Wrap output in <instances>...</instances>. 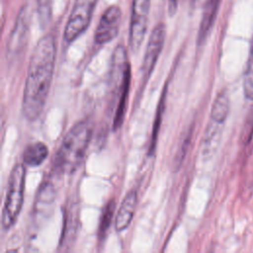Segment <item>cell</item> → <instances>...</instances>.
<instances>
[{"mask_svg": "<svg viewBox=\"0 0 253 253\" xmlns=\"http://www.w3.org/2000/svg\"><path fill=\"white\" fill-rule=\"evenodd\" d=\"M55 53V40L50 34L42 37L32 51L22 102L23 115L30 122L42 113L52 81Z\"/></svg>", "mask_w": 253, "mask_h": 253, "instance_id": "obj_1", "label": "cell"}, {"mask_svg": "<svg viewBox=\"0 0 253 253\" xmlns=\"http://www.w3.org/2000/svg\"><path fill=\"white\" fill-rule=\"evenodd\" d=\"M93 126L87 120L76 123L62 139L53 158V168L58 174L74 173L81 164L91 141Z\"/></svg>", "mask_w": 253, "mask_h": 253, "instance_id": "obj_2", "label": "cell"}, {"mask_svg": "<svg viewBox=\"0 0 253 253\" xmlns=\"http://www.w3.org/2000/svg\"><path fill=\"white\" fill-rule=\"evenodd\" d=\"M130 85V65L124 44H118L112 55L110 87L113 100H116L113 128L117 130L124 123Z\"/></svg>", "mask_w": 253, "mask_h": 253, "instance_id": "obj_3", "label": "cell"}, {"mask_svg": "<svg viewBox=\"0 0 253 253\" xmlns=\"http://www.w3.org/2000/svg\"><path fill=\"white\" fill-rule=\"evenodd\" d=\"M25 178L26 169L24 164H15L9 176L5 202L2 210V228L4 230L10 229L15 224L22 210Z\"/></svg>", "mask_w": 253, "mask_h": 253, "instance_id": "obj_4", "label": "cell"}, {"mask_svg": "<svg viewBox=\"0 0 253 253\" xmlns=\"http://www.w3.org/2000/svg\"><path fill=\"white\" fill-rule=\"evenodd\" d=\"M98 0H75L66 22L63 39L70 43L80 37L89 27Z\"/></svg>", "mask_w": 253, "mask_h": 253, "instance_id": "obj_5", "label": "cell"}, {"mask_svg": "<svg viewBox=\"0 0 253 253\" xmlns=\"http://www.w3.org/2000/svg\"><path fill=\"white\" fill-rule=\"evenodd\" d=\"M151 0H132L128 43L132 51L139 49L147 32Z\"/></svg>", "mask_w": 253, "mask_h": 253, "instance_id": "obj_6", "label": "cell"}, {"mask_svg": "<svg viewBox=\"0 0 253 253\" xmlns=\"http://www.w3.org/2000/svg\"><path fill=\"white\" fill-rule=\"evenodd\" d=\"M166 38V28L163 23L155 25L149 36L141 65V80L146 83L150 77L159 55L163 49Z\"/></svg>", "mask_w": 253, "mask_h": 253, "instance_id": "obj_7", "label": "cell"}, {"mask_svg": "<svg viewBox=\"0 0 253 253\" xmlns=\"http://www.w3.org/2000/svg\"><path fill=\"white\" fill-rule=\"evenodd\" d=\"M122 11L118 5L109 6L103 13L95 31L94 40L97 44H105L113 41L119 34Z\"/></svg>", "mask_w": 253, "mask_h": 253, "instance_id": "obj_8", "label": "cell"}, {"mask_svg": "<svg viewBox=\"0 0 253 253\" xmlns=\"http://www.w3.org/2000/svg\"><path fill=\"white\" fill-rule=\"evenodd\" d=\"M30 27V12L27 7H23L16 19L14 29L11 33L8 48L11 53L19 52L27 42Z\"/></svg>", "mask_w": 253, "mask_h": 253, "instance_id": "obj_9", "label": "cell"}, {"mask_svg": "<svg viewBox=\"0 0 253 253\" xmlns=\"http://www.w3.org/2000/svg\"><path fill=\"white\" fill-rule=\"evenodd\" d=\"M137 204V191L131 189L124 198L115 219L117 231H124L131 222Z\"/></svg>", "mask_w": 253, "mask_h": 253, "instance_id": "obj_10", "label": "cell"}, {"mask_svg": "<svg viewBox=\"0 0 253 253\" xmlns=\"http://www.w3.org/2000/svg\"><path fill=\"white\" fill-rule=\"evenodd\" d=\"M221 0H206L205 7L203 11V16L200 24L199 34H198V42L201 44L208 37L211 27L215 21L217 11L220 5Z\"/></svg>", "mask_w": 253, "mask_h": 253, "instance_id": "obj_11", "label": "cell"}, {"mask_svg": "<svg viewBox=\"0 0 253 253\" xmlns=\"http://www.w3.org/2000/svg\"><path fill=\"white\" fill-rule=\"evenodd\" d=\"M48 154L47 146L41 141L29 144L23 152L24 164L32 167L40 166Z\"/></svg>", "mask_w": 253, "mask_h": 253, "instance_id": "obj_12", "label": "cell"}, {"mask_svg": "<svg viewBox=\"0 0 253 253\" xmlns=\"http://www.w3.org/2000/svg\"><path fill=\"white\" fill-rule=\"evenodd\" d=\"M229 113V98L225 91L218 93L211 107V121L218 124H224Z\"/></svg>", "mask_w": 253, "mask_h": 253, "instance_id": "obj_13", "label": "cell"}, {"mask_svg": "<svg viewBox=\"0 0 253 253\" xmlns=\"http://www.w3.org/2000/svg\"><path fill=\"white\" fill-rule=\"evenodd\" d=\"M222 124L215 123L211 121L208 129L206 131L205 139H204V154H210L212 152L219 141V137L222 130Z\"/></svg>", "mask_w": 253, "mask_h": 253, "instance_id": "obj_14", "label": "cell"}, {"mask_svg": "<svg viewBox=\"0 0 253 253\" xmlns=\"http://www.w3.org/2000/svg\"><path fill=\"white\" fill-rule=\"evenodd\" d=\"M243 90L245 97L253 101V38L243 78Z\"/></svg>", "mask_w": 253, "mask_h": 253, "instance_id": "obj_15", "label": "cell"}, {"mask_svg": "<svg viewBox=\"0 0 253 253\" xmlns=\"http://www.w3.org/2000/svg\"><path fill=\"white\" fill-rule=\"evenodd\" d=\"M115 208H116V203L114 200H110L108 204L105 206L102 215L100 218V223H99V230H98V235L99 238L105 237L106 233L108 232L110 225L113 220L114 212H115Z\"/></svg>", "mask_w": 253, "mask_h": 253, "instance_id": "obj_16", "label": "cell"}, {"mask_svg": "<svg viewBox=\"0 0 253 253\" xmlns=\"http://www.w3.org/2000/svg\"><path fill=\"white\" fill-rule=\"evenodd\" d=\"M52 5H53V0H37L39 21L42 27H44L48 23L51 17Z\"/></svg>", "mask_w": 253, "mask_h": 253, "instance_id": "obj_17", "label": "cell"}, {"mask_svg": "<svg viewBox=\"0 0 253 253\" xmlns=\"http://www.w3.org/2000/svg\"><path fill=\"white\" fill-rule=\"evenodd\" d=\"M165 90L166 88L164 89V92L161 96V99H160V102H159V105H158V110H157V116H156V120H155V123H154V126H153V131H152V138H151V142H150V146H149V150H148V154H151L153 151H154V148H155V141H156V137H157V131L159 129V123H160V120H161V115H162V112H163V108H164V99H165Z\"/></svg>", "mask_w": 253, "mask_h": 253, "instance_id": "obj_18", "label": "cell"}, {"mask_svg": "<svg viewBox=\"0 0 253 253\" xmlns=\"http://www.w3.org/2000/svg\"><path fill=\"white\" fill-rule=\"evenodd\" d=\"M247 169H246V181L248 182V186L250 187V184L253 183V145L251 147V150L249 152V156L247 159Z\"/></svg>", "mask_w": 253, "mask_h": 253, "instance_id": "obj_19", "label": "cell"}, {"mask_svg": "<svg viewBox=\"0 0 253 253\" xmlns=\"http://www.w3.org/2000/svg\"><path fill=\"white\" fill-rule=\"evenodd\" d=\"M178 1L179 0H167V8L170 16L175 15L178 8Z\"/></svg>", "mask_w": 253, "mask_h": 253, "instance_id": "obj_20", "label": "cell"}, {"mask_svg": "<svg viewBox=\"0 0 253 253\" xmlns=\"http://www.w3.org/2000/svg\"><path fill=\"white\" fill-rule=\"evenodd\" d=\"M197 3H201V2H203V1H206V0H195Z\"/></svg>", "mask_w": 253, "mask_h": 253, "instance_id": "obj_21", "label": "cell"}]
</instances>
